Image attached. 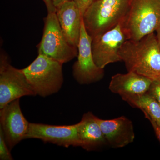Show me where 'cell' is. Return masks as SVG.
Listing matches in <instances>:
<instances>
[{
    "label": "cell",
    "instance_id": "1",
    "mask_svg": "<svg viewBox=\"0 0 160 160\" xmlns=\"http://www.w3.org/2000/svg\"><path fill=\"white\" fill-rule=\"evenodd\" d=\"M119 53L128 72L160 82V49L155 32L137 41L126 40Z\"/></svg>",
    "mask_w": 160,
    "mask_h": 160
},
{
    "label": "cell",
    "instance_id": "2",
    "mask_svg": "<svg viewBox=\"0 0 160 160\" xmlns=\"http://www.w3.org/2000/svg\"><path fill=\"white\" fill-rule=\"evenodd\" d=\"M121 26L127 40L153 33L160 25V0H131Z\"/></svg>",
    "mask_w": 160,
    "mask_h": 160
},
{
    "label": "cell",
    "instance_id": "3",
    "mask_svg": "<svg viewBox=\"0 0 160 160\" xmlns=\"http://www.w3.org/2000/svg\"><path fill=\"white\" fill-rule=\"evenodd\" d=\"M131 0H95L83 16L86 31L92 38L121 23Z\"/></svg>",
    "mask_w": 160,
    "mask_h": 160
},
{
    "label": "cell",
    "instance_id": "4",
    "mask_svg": "<svg viewBox=\"0 0 160 160\" xmlns=\"http://www.w3.org/2000/svg\"><path fill=\"white\" fill-rule=\"evenodd\" d=\"M63 64L38 54L31 64L22 70L36 94L46 97L56 93L62 88Z\"/></svg>",
    "mask_w": 160,
    "mask_h": 160
},
{
    "label": "cell",
    "instance_id": "5",
    "mask_svg": "<svg viewBox=\"0 0 160 160\" xmlns=\"http://www.w3.org/2000/svg\"><path fill=\"white\" fill-rule=\"evenodd\" d=\"M38 47L39 54L46 56L62 64L78 56V48L67 41L56 12H48L44 18L42 38Z\"/></svg>",
    "mask_w": 160,
    "mask_h": 160
},
{
    "label": "cell",
    "instance_id": "6",
    "mask_svg": "<svg viewBox=\"0 0 160 160\" xmlns=\"http://www.w3.org/2000/svg\"><path fill=\"white\" fill-rule=\"evenodd\" d=\"M22 69L12 66L7 55L1 51L0 57V109L17 99L35 96Z\"/></svg>",
    "mask_w": 160,
    "mask_h": 160
},
{
    "label": "cell",
    "instance_id": "7",
    "mask_svg": "<svg viewBox=\"0 0 160 160\" xmlns=\"http://www.w3.org/2000/svg\"><path fill=\"white\" fill-rule=\"evenodd\" d=\"M92 41V38L86 31L82 19L78 47V60L72 67L73 77L81 85L99 82L105 75L104 69L100 68L95 62Z\"/></svg>",
    "mask_w": 160,
    "mask_h": 160
},
{
    "label": "cell",
    "instance_id": "8",
    "mask_svg": "<svg viewBox=\"0 0 160 160\" xmlns=\"http://www.w3.org/2000/svg\"><path fill=\"white\" fill-rule=\"evenodd\" d=\"M127 40L121 24L92 38V50L95 62L104 69L110 63L122 61L120 49Z\"/></svg>",
    "mask_w": 160,
    "mask_h": 160
},
{
    "label": "cell",
    "instance_id": "9",
    "mask_svg": "<svg viewBox=\"0 0 160 160\" xmlns=\"http://www.w3.org/2000/svg\"><path fill=\"white\" fill-rule=\"evenodd\" d=\"M29 124L22 112L20 98L0 109V129L10 150L26 139Z\"/></svg>",
    "mask_w": 160,
    "mask_h": 160
},
{
    "label": "cell",
    "instance_id": "10",
    "mask_svg": "<svg viewBox=\"0 0 160 160\" xmlns=\"http://www.w3.org/2000/svg\"><path fill=\"white\" fill-rule=\"evenodd\" d=\"M38 139L68 148L80 146L76 124L69 126H53L30 123L26 139Z\"/></svg>",
    "mask_w": 160,
    "mask_h": 160
},
{
    "label": "cell",
    "instance_id": "11",
    "mask_svg": "<svg viewBox=\"0 0 160 160\" xmlns=\"http://www.w3.org/2000/svg\"><path fill=\"white\" fill-rule=\"evenodd\" d=\"M107 144L113 148H122L134 141L135 133L131 120L125 116L110 120L97 117Z\"/></svg>",
    "mask_w": 160,
    "mask_h": 160
},
{
    "label": "cell",
    "instance_id": "12",
    "mask_svg": "<svg viewBox=\"0 0 160 160\" xmlns=\"http://www.w3.org/2000/svg\"><path fill=\"white\" fill-rule=\"evenodd\" d=\"M152 80L132 72L118 73L112 77L109 90L121 96L122 99L140 95L148 91Z\"/></svg>",
    "mask_w": 160,
    "mask_h": 160
},
{
    "label": "cell",
    "instance_id": "13",
    "mask_svg": "<svg viewBox=\"0 0 160 160\" xmlns=\"http://www.w3.org/2000/svg\"><path fill=\"white\" fill-rule=\"evenodd\" d=\"M56 13L67 41L78 47L83 16L76 4L73 0L66 2L56 8Z\"/></svg>",
    "mask_w": 160,
    "mask_h": 160
},
{
    "label": "cell",
    "instance_id": "14",
    "mask_svg": "<svg viewBox=\"0 0 160 160\" xmlns=\"http://www.w3.org/2000/svg\"><path fill=\"white\" fill-rule=\"evenodd\" d=\"M76 125L80 146L83 149L93 151L108 145L97 117L91 112L85 113Z\"/></svg>",
    "mask_w": 160,
    "mask_h": 160
},
{
    "label": "cell",
    "instance_id": "15",
    "mask_svg": "<svg viewBox=\"0 0 160 160\" xmlns=\"http://www.w3.org/2000/svg\"><path fill=\"white\" fill-rule=\"evenodd\" d=\"M123 100L132 107L141 109L146 118L150 119L160 126V103L148 92Z\"/></svg>",
    "mask_w": 160,
    "mask_h": 160
},
{
    "label": "cell",
    "instance_id": "16",
    "mask_svg": "<svg viewBox=\"0 0 160 160\" xmlns=\"http://www.w3.org/2000/svg\"><path fill=\"white\" fill-rule=\"evenodd\" d=\"M9 149L5 140L2 131L0 129V159L13 160Z\"/></svg>",
    "mask_w": 160,
    "mask_h": 160
},
{
    "label": "cell",
    "instance_id": "17",
    "mask_svg": "<svg viewBox=\"0 0 160 160\" xmlns=\"http://www.w3.org/2000/svg\"><path fill=\"white\" fill-rule=\"evenodd\" d=\"M147 92L160 103V82L152 81Z\"/></svg>",
    "mask_w": 160,
    "mask_h": 160
},
{
    "label": "cell",
    "instance_id": "18",
    "mask_svg": "<svg viewBox=\"0 0 160 160\" xmlns=\"http://www.w3.org/2000/svg\"><path fill=\"white\" fill-rule=\"evenodd\" d=\"M83 16L95 0H73Z\"/></svg>",
    "mask_w": 160,
    "mask_h": 160
},
{
    "label": "cell",
    "instance_id": "19",
    "mask_svg": "<svg viewBox=\"0 0 160 160\" xmlns=\"http://www.w3.org/2000/svg\"><path fill=\"white\" fill-rule=\"evenodd\" d=\"M47 8L48 12H56V8L52 4V0H43Z\"/></svg>",
    "mask_w": 160,
    "mask_h": 160
},
{
    "label": "cell",
    "instance_id": "20",
    "mask_svg": "<svg viewBox=\"0 0 160 160\" xmlns=\"http://www.w3.org/2000/svg\"><path fill=\"white\" fill-rule=\"evenodd\" d=\"M148 119L149 120V122L151 123V125H152V127H153L155 132L156 135L158 138V139L159 141L160 142V126H158L154 121L150 119Z\"/></svg>",
    "mask_w": 160,
    "mask_h": 160
},
{
    "label": "cell",
    "instance_id": "21",
    "mask_svg": "<svg viewBox=\"0 0 160 160\" xmlns=\"http://www.w3.org/2000/svg\"><path fill=\"white\" fill-rule=\"evenodd\" d=\"M72 0H52V4L56 8L61 6L63 3Z\"/></svg>",
    "mask_w": 160,
    "mask_h": 160
},
{
    "label": "cell",
    "instance_id": "22",
    "mask_svg": "<svg viewBox=\"0 0 160 160\" xmlns=\"http://www.w3.org/2000/svg\"><path fill=\"white\" fill-rule=\"evenodd\" d=\"M155 32H156V35L157 39L158 45L160 49V25L158 27Z\"/></svg>",
    "mask_w": 160,
    "mask_h": 160
}]
</instances>
